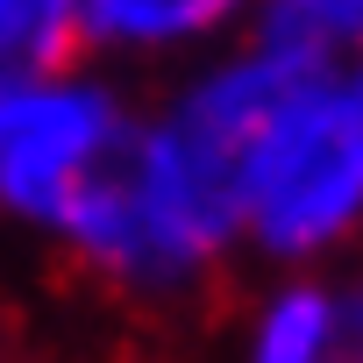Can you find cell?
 Returning a JSON list of instances; mask_svg holds the SVG:
<instances>
[{
    "label": "cell",
    "instance_id": "cell-1",
    "mask_svg": "<svg viewBox=\"0 0 363 363\" xmlns=\"http://www.w3.org/2000/svg\"><path fill=\"white\" fill-rule=\"evenodd\" d=\"M363 235V57H328L250 164L242 250L313 271Z\"/></svg>",
    "mask_w": 363,
    "mask_h": 363
},
{
    "label": "cell",
    "instance_id": "cell-2",
    "mask_svg": "<svg viewBox=\"0 0 363 363\" xmlns=\"http://www.w3.org/2000/svg\"><path fill=\"white\" fill-rule=\"evenodd\" d=\"M128 128L135 100L86 65L8 86L0 93V221L50 235Z\"/></svg>",
    "mask_w": 363,
    "mask_h": 363
},
{
    "label": "cell",
    "instance_id": "cell-3",
    "mask_svg": "<svg viewBox=\"0 0 363 363\" xmlns=\"http://www.w3.org/2000/svg\"><path fill=\"white\" fill-rule=\"evenodd\" d=\"M264 0H72L79 57L114 65H200L257 36Z\"/></svg>",
    "mask_w": 363,
    "mask_h": 363
},
{
    "label": "cell",
    "instance_id": "cell-4",
    "mask_svg": "<svg viewBox=\"0 0 363 363\" xmlns=\"http://www.w3.org/2000/svg\"><path fill=\"white\" fill-rule=\"evenodd\" d=\"M328 306L335 285L320 271H285L242 328V363H328Z\"/></svg>",
    "mask_w": 363,
    "mask_h": 363
},
{
    "label": "cell",
    "instance_id": "cell-5",
    "mask_svg": "<svg viewBox=\"0 0 363 363\" xmlns=\"http://www.w3.org/2000/svg\"><path fill=\"white\" fill-rule=\"evenodd\" d=\"M72 65H86L72 0H0V93Z\"/></svg>",
    "mask_w": 363,
    "mask_h": 363
},
{
    "label": "cell",
    "instance_id": "cell-6",
    "mask_svg": "<svg viewBox=\"0 0 363 363\" xmlns=\"http://www.w3.org/2000/svg\"><path fill=\"white\" fill-rule=\"evenodd\" d=\"M257 36L306 57H363V0H264Z\"/></svg>",
    "mask_w": 363,
    "mask_h": 363
},
{
    "label": "cell",
    "instance_id": "cell-7",
    "mask_svg": "<svg viewBox=\"0 0 363 363\" xmlns=\"http://www.w3.org/2000/svg\"><path fill=\"white\" fill-rule=\"evenodd\" d=\"M335 306H328V363H363V271L356 278H328Z\"/></svg>",
    "mask_w": 363,
    "mask_h": 363
}]
</instances>
